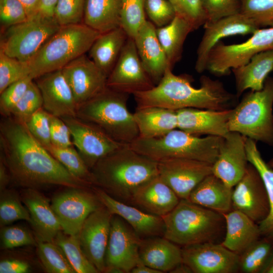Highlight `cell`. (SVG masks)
Segmentation results:
<instances>
[{
    "instance_id": "obj_60",
    "label": "cell",
    "mask_w": 273,
    "mask_h": 273,
    "mask_svg": "<svg viewBox=\"0 0 273 273\" xmlns=\"http://www.w3.org/2000/svg\"><path fill=\"white\" fill-rule=\"evenodd\" d=\"M170 272L192 273V269L187 265L182 262L174 268Z\"/></svg>"
},
{
    "instance_id": "obj_26",
    "label": "cell",
    "mask_w": 273,
    "mask_h": 273,
    "mask_svg": "<svg viewBox=\"0 0 273 273\" xmlns=\"http://www.w3.org/2000/svg\"><path fill=\"white\" fill-rule=\"evenodd\" d=\"M156 30V27L146 20L133 38L142 63L155 85L160 81L167 68H171Z\"/></svg>"
},
{
    "instance_id": "obj_3",
    "label": "cell",
    "mask_w": 273,
    "mask_h": 273,
    "mask_svg": "<svg viewBox=\"0 0 273 273\" xmlns=\"http://www.w3.org/2000/svg\"><path fill=\"white\" fill-rule=\"evenodd\" d=\"M93 184L120 201L130 202L140 186L158 175V162L124 145L91 169Z\"/></svg>"
},
{
    "instance_id": "obj_13",
    "label": "cell",
    "mask_w": 273,
    "mask_h": 273,
    "mask_svg": "<svg viewBox=\"0 0 273 273\" xmlns=\"http://www.w3.org/2000/svg\"><path fill=\"white\" fill-rule=\"evenodd\" d=\"M61 118L70 129L74 147L90 170L100 160L125 145L93 123L76 116Z\"/></svg>"
},
{
    "instance_id": "obj_28",
    "label": "cell",
    "mask_w": 273,
    "mask_h": 273,
    "mask_svg": "<svg viewBox=\"0 0 273 273\" xmlns=\"http://www.w3.org/2000/svg\"><path fill=\"white\" fill-rule=\"evenodd\" d=\"M139 254L143 264L162 272H170L183 262L181 248L164 237L142 239Z\"/></svg>"
},
{
    "instance_id": "obj_41",
    "label": "cell",
    "mask_w": 273,
    "mask_h": 273,
    "mask_svg": "<svg viewBox=\"0 0 273 273\" xmlns=\"http://www.w3.org/2000/svg\"><path fill=\"white\" fill-rule=\"evenodd\" d=\"M19 220L30 221L29 212L23 203L20 194L14 190L0 191V226L8 225Z\"/></svg>"
},
{
    "instance_id": "obj_45",
    "label": "cell",
    "mask_w": 273,
    "mask_h": 273,
    "mask_svg": "<svg viewBox=\"0 0 273 273\" xmlns=\"http://www.w3.org/2000/svg\"><path fill=\"white\" fill-rule=\"evenodd\" d=\"M43 108V100L41 92L33 80L26 92L12 111L11 116L24 122L31 115Z\"/></svg>"
},
{
    "instance_id": "obj_61",
    "label": "cell",
    "mask_w": 273,
    "mask_h": 273,
    "mask_svg": "<svg viewBox=\"0 0 273 273\" xmlns=\"http://www.w3.org/2000/svg\"><path fill=\"white\" fill-rule=\"evenodd\" d=\"M262 273H273V254L269 262Z\"/></svg>"
},
{
    "instance_id": "obj_42",
    "label": "cell",
    "mask_w": 273,
    "mask_h": 273,
    "mask_svg": "<svg viewBox=\"0 0 273 273\" xmlns=\"http://www.w3.org/2000/svg\"><path fill=\"white\" fill-rule=\"evenodd\" d=\"M145 0H121L120 27L128 37L133 38L147 20Z\"/></svg>"
},
{
    "instance_id": "obj_46",
    "label": "cell",
    "mask_w": 273,
    "mask_h": 273,
    "mask_svg": "<svg viewBox=\"0 0 273 273\" xmlns=\"http://www.w3.org/2000/svg\"><path fill=\"white\" fill-rule=\"evenodd\" d=\"M0 238L2 249H11L24 246L37 245L35 236L28 229L20 225L1 227Z\"/></svg>"
},
{
    "instance_id": "obj_11",
    "label": "cell",
    "mask_w": 273,
    "mask_h": 273,
    "mask_svg": "<svg viewBox=\"0 0 273 273\" xmlns=\"http://www.w3.org/2000/svg\"><path fill=\"white\" fill-rule=\"evenodd\" d=\"M92 186L66 187L53 197L51 207L64 233L78 235L87 217L102 205Z\"/></svg>"
},
{
    "instance_id": "obj_8",
    "label": "cell",
    "mask_w": 273,
    "mask_h": 273,
    "mask_svg": "<svg viewBox=\"0 0 273 273\" xmlns=\"http://www.w3.org/2000/svg\"><path fill=\"white\" fill-rule=\"evenodd\" d=\"M273 77H268L263 88L246 94L232 109L230 131L273 146Z\"/></svg>"
},
{
    "instance_id": "obj_30",
    "label": "cell",
    "mask_w": 273,
    "mask_h": 273,
    "mask_svg": "<svg viewBox=\"0 0 273 273\" xmlns=\"http://www.w3.org/2000/svg\"><path fill=\"white\" fill-rule=\"evenodd\" d=\"M272 70L273 48L255 55L247 64L232 69L237 97L248 89L261 90Z\"/></svg>"
},
{
    "instance_id": "obj_54",
    "label": "cell",
    "mask_w": 273,
    "mask_h": 273,
    "mask_svg": "<svg viewBox=\"0 0 273 273\" xmlns=\"http://www.w3.org/2000/svg\"><path fill=\"white\" fill-rule=\"evenodd\" d=\"M49 119L52 145L59 148L74 146L70 129L65 122L50 114Z\"/></svg>"
},
{
    "instance_id": "obj_55",
    "label": "cell",
    "mask_w": 273,
    "mask_h": 273,
    "mask_svg": "<svg viewBox=\"0 0 273 273\" xmlns=\"http://www.w3.org/2000/svg\"><path fill=\"white\" fill-rule=\"evenodd\" d=\"M31 270L28 261L19 258H5L0 261V273H28Z\"/></svg>"
},
{
    "instance_id": "obj_10",
    "label": "cell",
    "mask_w": 273,
    "mask_h": 273,
    "mask_svg": "<svg viewBox=\"0 0 273 273\" xmlns=\"http://www.w3.org/2000/svg\"><path fill=\"white\" fill-rule=\"evenodd\" d=\"M273 48V27L259 28L245 41L225 44L219 41L208 58L207 70L223 75L247 64L255 55Z\"/></svg>"
},
{
    "instance_id": "obj_50",
    "label": "cell",
    "mask_w": 273,
    "mask_h": 273,
    "mask_svg": "<svg viewBox=\"0 0 273 273\" xmlns=\"http://www.w3.org/2000/svg\"><path fill=\"white\" fill-rule=\"evenodd\" d=\"M33 79L29 76L8 86L1 94L0 112L3 117H10L12 110Z\"/></svg>"
},
{
    "instance_id": "obj_62",
    "label": "cell",
    "mask_w": 273,
    "mask_h": 273,
    "mask_svg": "<svg viewBox=\"0 0 273 273\" xmlns=\"http://www.w3.org/2000/svg\"><path fill=\"white\" fill-rule=\"evenodd\" d=\"M268 164L273 168V157L267 162Z\"/></svg>"
},
{
    "instance_id": "obj_4",
    "label": "cell",
    "mask_w": 273,
    "mask_h": 273,
    "mask_svg": "<svg viewBox=\"0 0 273 273\" xmlns=\"http://www.w3.org/2000/svg\"><path fill=\"white\" fill-rule=\"evenodd\" d=\"M163 237L177 245L186 246L215 242L225 231L223 214L180 199L169 213L161 216Z\"/></svg>"
},
{
    "instance_id": "obj_18",
    "label": "cell",
    "mask_w": 273,
    "mask_h": 273,
    "mask_svg": "<svg viewBox=\"0 0 273 273\" xmlns=\"http://www.w3.org/2000/svg\"><path fill=\"white\" fill-rule=\"evenodd\" d=\"M62 71L72 92L77 108L107 87V76L85 54L70 62Z\"/></svg>"
},
{
    "instance_id": "obj_38",
    "label": "cell",
    "mask_w": 273,
    "mask_h": 273,
    "mask_svg": "<svg viewBox=\"0 0 273 273\" xmlns=\"http://www.w3.org/2000/svg\"><path fill=\"white\" fill-rule=\"evenodd\" d=\"M54 242L62 250L76 273L99 272L83 253L78 235H70L61 231L55 237Z\"/></svg>"
},
{
    "instance_id": "obj_2",
    "label": "cell",
    "mask_w": 273,
    "mask_h": 273,
    "mask_svg": "<svg viewBox=\"0 0 273 273\" xmlns=\"http://www.w3.org/2000/svg\"><path fill=\"white\" fill-rule=\"evenodd\" d=\"M166 70L160 81L151 89L133 94L136 108L157 107L177 111L188 108L213 110L232 108L237 96L226 89L222 82L202 75L200 86L194 87L191 76L174 74Z\"/></svg>"
},
{
    "instance_id": "obj_48",
    "label": "cell",
    "mask_w": 273,
    "mask_h": 273,
    "mask_svg": "<svg viewBox=\"0 0 273 273\" xmlns=\"http://www.w3.org/2000/svg\"><path fill=\"white\" fill-rule=\"evenodd\" d=\"M173 6L176 15L187 21L194 30L203 25L206 17L201 0H168Z\"/></svg>"
},
{
    "instance_id": "obj_57",
    "label": "cell",
    "mask_w": 273,
    "mask_h": 273,
    "mask_svg": "<svg viewBox=\"0 0 273 273\" xmlns=\"http://www.w3.org/2000/svg\"><path fill=\"white\" fill-rule=\"evenodd\" d=\"M23 6L28 18L39 12L40 0H18Z\"/></svg>"
},
{
    "instance_id": "obj_17",
    "label": "cell",
    "mask_w": 273,
    "mask_h": 273,
    "mask_svg": "<svg viewBox=\"0 0 273 273\" xmlns=\"http://www.w3.org/2000/svg\"><path fill=\"white\" fill-rule=\"evenodd\" d=\"M158 162L159 175L180 199L188 200L193 189L212 173V164L201 161L170 158Z\"/></svg>"
},
{
    "instance_id": "obj_59",
    "label": "cell",
    "mask_w": 273,
    "mask_h": 273,
    "mask_svg": "<svg viewBox=\"0 0 273 273\" xmlns=\"http://www.w3.org/2000/svg\"><path fill=\"white\" fill-rule=\"evenodd\" d=\"M131 273H162L161 271L150 267L142 262L137 265L131 271Z\"/></svg>"
},
{
    "instance_id": "obj_23",
    "label": "cell",
    "mask_w": 273,
    "mask_h": 273,
    "mask_svg": "<svg viewBox=\"0 0 273 273\" xmlns=\"http://www.w3.org/2000/svg\"><path fill=\"white\" fill-rule=\"evenodd\" d=\"M34 80L41 94L43 108L47 112L60 118L76 116L77 106L62 69L44 74Z\"/></svg>"
},
{
    "instance_id": "obj_6",
    "label": "cell",
    "mask_w": 273,
    "mask_h": 273,
    "mask_svg": "<svg viewBox=\"0 0 273 273\" xmlns=\"http://www.w3.org/2000/svg\"><path fill=\"white\" fill-rule=\"evenodd\" d=\"M129 95L108 87L77 108L76 117L93 123L116 141L129 145L139 136L127 106Z\"/></svg>"
},
{
    "instance_id": "obj_34",
    "label": "cell",
    "mask_w": 273,
    "mask_h": 273,
    "mask_svg": "<svg viewBox=\"0 0 273 273\" xmlns=\"http://www.w3.org/2000/svg\"><path fill=\"white\" fill-rule=\"evenodd\" d=\"M121 0H85L83 23L103 33L120 27Z\"/></svg>"
},
{
    "instance_id": "obj_51",
    "label": "cell",
    "mask_w": 273,
    "mask_h": 273,
    "mask_svg": "<svg viewBox=\"0 0 273 273\" xmlns=\"http://www.w3.org/2000/svg\"><path fill=\"white\" fill-rule=\"evenodd\" d=\"M145 13L156 27L164 26L174 19L175 11L168 0H145Z\"/></svg>"
},
{
    "instance_id": "obj_9",
    "label": "cell",
    "mask_w": 273,
    "mask_h": 273,
    "mask_svg": "<svg viewBox=\"0 0 273 273\" xmlns=\"http://www.w3.org/2000/svg\"><path fill=\"white\" fill-rule=\"evenodd\" d=\"M60 27L55 18L38 13L6 28L1 39L0 51L12 58L28 62Z\"/></svg>"
},
{
    "instance_id": "obj_24",
    "label": "cell",
    "mask_w": 273,
    "mask_h": 273,
    "mask_svg": "<svg viewBox=\"0 0 273 273\" xmlns=\"http://www.w3.org/2000/svg\"><path fill=\"white\" fill-rule=\"evenodd\" d=\"M20 196L29 212V223L37 242H54L62 229L49 199L37 189L32 188L23 189Z\"/></svg>"
},
{
    "instance_id": "obj_20",
    "label": "cell",
    "mask_w": 273,
    "mask_h": 273,
    "mask_svg": "<svg viewBox=\"0 0 273 273\" xmlns=\"http://www.w3.org/2000/svg\"><path fill=\"white\" fill-rule=\"evenodd\" d=\"M204 33L197 50L195 70L199 73L207 70L209 54L220 40L230 36L252 34L258 28L248 18L241 13L215 21H206Z\"/></svg>"
},
{
    "instance_id": "obj_36",
    "label": "cell",
    "mask_w": 273,
    "mask_h": 273,
    "mask_svg": "<svg viewBox=\"0 0 273 273\" xmlns=\"http://www.w3.org/2000/svg\"><path fill=\"white\" fill-rule=\"evenodd\" d=\"M246 150L248 162L257 169L260 174L269 199V214L265 219L258 224L260 234L262 237L273 240V168L262 157L256 141L247 138Z\"/></svg>"
},
{
    "instance_id": "obj_37",
    "label": "cell",
    "mask_w": 273,
    "mask_h": 273,
    "mask_svg": "<svg viewBox=\"0 0 273 273\" xmlns=\"http://www.w3.org/2000/svg\"><path fill=\"white\" fill-rule=\"evenodd\" d=\"M273 254V240L261 237L239 255V272L262 273Z\"/></svg>"
},
{
    "instance_id": "obj_27",
    "label": "cell",
    "mask_w": 273,
    "mask_h": 273,
    "mask_svg": "<svg viewBox=\"0 0 273 273\" xmlns=\"http://www.w3.org/2000/svg\"><path fill=\"white\" fill-rule=\"evenodd\" d=\"M180 200L158 174L138 188L130 202L148 213L161 217L170 212Z\"/></svg>"
},
{
    "instance_id": "obj_29",
    "label": "cell",
    "mask_w": 273,
    "mask_h": 273,
    "mask_svg": "<svg viewBox=\"0 0 273 273\" xmlns=\"http://www.w3.org/2000/svg\"><path fill=\"white\" fill-rule=\"evenodd\" d=\"M223 214L225 234L221 244L231 251L240 255L262 237L258 224L244 213L232 210Z\"/></svg>"
},
{
    "instance_id": "obj_7",
    "label": "cell",
    "mask_w": 273,
    "mask_h": 273,
    "mask_svg": "<svg viewBox=\"0 0 273 273\" xmlns=\"http://www.w3.org/2000/svg\"><path fill=\"white\" fill-rule=\"evenodd\" d=\"M221 137H200L180 129L152 138H138L129 144L136 152L157 161L170 158H183L213 164L216 161Z\"/></svg>"
},
{
    "instance_id": "obj_14",
    "label": "cell",
    "mask_w": 273,
    "mask_h": 273,
    "mask_svg": "<svg viewBox=\"0 0 273 273\" xmlns=\"http://www.w3.org/2000/svg\"><path fill=\"white\" fill-rule=\"evenodd\" d=\"M155 85L142 63L133 38L128 37L107 77V87L133 95L149 90Z\"/></svg>"
},
{
    "instance_id": "obj_33",
    "label": "cell",
    "mask_w": 273,
    "mask_h": 273,
    "mask_svg": "<svg viewBox=\"0 0 273 273\" xmlns=\"http://www.w3.org/2000/svg\"><path fill=\"white\" fill-rule=\"evenodd\" d=\"M128 38L125 31L119 27L101 33L89 50V57L107 77Z\"/></svg>"
},
{
    "instance_id": "obj_15",
    "label": "cell",
    "mask_w": 273,
    "mask_h": 273,
    "mask_svg": "<svg viewBox=\"0 0 273 273\" xmlns=\"http://www.w3.org/2000/svg\"><path fill=\"white\" fill-rule=\"evenodd\" d=\"M232 195V210L239 211L259 224L267 216L270 206L268 194L260 174L249 162L242 178Z\"/></svg>"
},
{
    "instance_id": "obj_43",
    "label": "cell",
    "mask_w": 273,
    "mask_h": 273,
    "mask_svg": "<svg viewBox=\"0 0 273 273\" xmlns=\"http://www.w3.org/2000/svg\"><path fill=\"white\" fill-rule=\"evenodd\" d=\"M240 13L258 28L273 27V0H241Z\"/></svg>"
},
{
    "instance_id": "obj_1",
    "label": "cell",
    "mask_w": 273,
    "mask_h": 273,
    "mask_svg": "<svg viewBox=\"0 0 273 273\" xmlns=\"http://www.w3.org/2000/svg\"><path fill=\"white\" fill-rule=\"evenodd\" d=\"M0 159L18 187L84 188L92 185L72 175L30 133L24 122L10 116L0 124Z\"/></svg>"
},
{
    "instance_id": "obj_44",
    "label": "cell",
    "mask_w": 273,
    "mask_h": 273,
    "mask_svg": "<svg viewBox=\"0 0 273 273\" xmlns=\"http://www.w3.org/2000/svg\"><path fill=\"white\" fill-rule=\"evenodd\" d=\"M27 62L9 57L0 51V93L14 82L30 76Z\"/></svg>"
},
{
    "instance_id": "obj_58",
    "label": "cell",
    "mask_w": 273,
    "mask_h": 273,
    "mask_svg": "<svg viewBox=\"0 0 273 273\" xmlns=\"http://www.w3.org/2000/svg\"><path fill=\"white\" fill-rule=\"evenodd\" d=\"M11 182L8 169L4 161L0 159V191L7 188Z\"/></svg>"
},
{
    "instance_id": "obj_49",
    "label": "cell",
    "mask_w": 273,
    "mask_h": 273,
    "mask_svg": "<svg viewBox=\"0 0 273 273\" xmlns=\"http://www.w3.org/2000/svg\"><path fill=\"white\" fill-rule=\"evenodd\" d=\"M49 116L50 114L42 108L24 122L32 136L45 149L52 145Z\"/></svg>"
},
{
    "instance_id": "obj_35",
    "label": "cell",
    "mask_w": 273,
    "mask_h": 273,
    "mask_svg": "<svg viewBox=\"0 0 273 273\" xmlns=\"http://www.w3.org/2000/svg\"><path fill=\"white\" fill-rule=\"evenodd\" d=\"M194 30L187 21L177 15L168 24L156 27L157 37L172 69L181 58L183 46L187 36Z\"/></svg>"
},
{
    "instance_id": "obj_16",
    "label": "cell",
    "mask_w": 273,
    "mask_h": 273,
    "mask_svg": "<svg viewBox=\"0 0 273 273\" xmlns=\"http://www.w3.org/2000/svg\"><path fill=\"white\" fill-rule=\"evenodd\" d=\"M183 262L194 273L239 272V255L221 243L208 242L183 246Z\"/></svg>"
},
{
    "instance_id": "obj_5",
    "label": "cell",
    "mask_w": 273,
    "mask_h": 273,
    "mask_svg": "<svg viewBox=\"0 0 273 273\" xmlns=\"http://www.w3.org/2000/svg\"><path fill=\"white\" fill-rule=\"evenodd\" d=\"M101 33L83 23L61 26L27 62L33 80L62 69L88 52Z\"/></svg>"
},
{
    "instance_id": "obj_22",
    "label": "cell",
    "mask_w": 273,
    "mask_h": 273,
    "mask_svg": "<svg viewBox=\"0 0 273 273\" xmlns=\"http://www.w3.org/2000/svg\"><path fill=\"white\" fill-rule=\"evenodd\" d=\"M92 189L101 203L113 215L125 221L142 238L163 236L164 223L161 216L148 213L111 197L100 188Z\"/></svg>"
},
{
    "instance_id": "obj_52",
    "label": "cell",
    "mask_w": 273,
    "mask_h": 273,
    "mask_svg": "<svg viewBox=\"0 0 273 273\" xmlns=\"http://www.w3.org/2000/svg\"><path fill=\"white\" fill-rule=\"evenodd\" d=\"M201 2L206 21H215L240 13L241 0H201Z\"/></svg>"
},
{
    "instance_id": "obj_21",
    "label": "cell",
    "mask_w": 273,
    "mask_h": 273,
    "mask_svg": "<svg viewBox=\"0 0 273 273\" xmlns=\"http://www.w3.org/2000/svg\"><path fill=\"white\" fill-rule=\"evenodd\" d=\"M246 139L235 131L221 137L218 156L212 164V174L231 188L242 178L249 163Z\"/></svg>"
},
{
    "instance_id": "obj_31",
    "label": "cell",
    "mask_w": 273,
    "mask_h": 273,
    "mask_svg": "<svg viewBox=\"0 0 273 273\" xmlns=\"http://www.w3.org/2000/svg\"><path fill=\"white\" fill-rule=\"evenodd\" d=\"M233 188L213 174L204 178L192 191L188 200L221 214L232 210Z\"/></svg>"
},
{
    "instance_id": "obj_47",
    "label": "cell",
    "mask_w": 273,
    "mask_h": 273,
    "mask_svg": "<svg viewBox=\"0 0 273 273\" xmlns=\"http://www.w3.org/2000/svg\"><path fill=\"white\" fill-rule=\"evenodd\" d=\"M85 0H58L54 18L60 26L83 23Z\"/></svg>"
},
{
    "instance_id": "obj_12",
    "label": "cell",
    "mask_w": 273,
    "mask_h": 273,
    "mask_svg": "<svg viewBox=\"0 0 273 273\" xmlns=\"http://www.w3.org/2000/svg\"><path fill=\"white\" fill-rule=\"evenodd\" d=\"M142 238L122 218L113 215L105 256V272L129 273L142 263Z\"/></svg>"
},
{
    "instance_id": "obj_39",
    "label": "cell",
    "mask_w": 273,
    "mask_h": 273,
    "mask_svg": "<svg viewBox=\"0 0 273 273\" xmlns=\"http://www.w3.org/2000/svg\"><path fill=\"white\" fill-rule=\"evenodd\" d=\"M46 149L72 175L93 185L91 170L74 146L59 148L51 145Z\"/></svg>"
},
{
    "instance_id": "obj_32",
    "label": "cell",
    "mask_w": 273,
    "mask_h": 273,
    "mask_svg": "<svg viewBox=\"0 0 273 273\" xmlns=\"http://www.w3.org/2000/svg\"><path fill=\"white\" fill-rule=\"evenodd\" d=\"M133 117L140 138L161 136L177 128L175 110L157 107L136 108Z\"/></svg>"
},
{
    "instance_id": "obj_25",
    "label": "cell",
    "mask_w": 273,
    "mask_h": 273,
    "mask_svg": "<svg viewBox=\"0 0 273 273\" xmlns=\"http://www.w3.org/2000/svg\"><path fill=\"white\" fill-rule=\"evenodd\" d=\"M232 109L213 110L188 108L176 111L177 128L190 134L223 137L229 132Z\"/></svg>"
},
{
    "instance_id": "obj_53",
    "label": "cell",
    "mask_w": 273,
    "mask_h": 273,
    "mask_svg": "<svg viewBox=\"0 0 273 273\" xmlns=\"http://www.w3.org/2000/svg\"><path fill=\"white\" fill-rule=\"evenodd\" d=\"M28 19L26 11L18 0H0V21L7 28Z\"/></svg>"
},
{
    "instance_id": "obj_40",
    "label": "cell",
    "mask_w": 273,
    "mask_h": 273,
    "mask_svg": "<svg viewBox=\"0 0 273 273\" xmlns=\"http://www.w3.org/2000/svg\"><path fill=\"white\" fill-rule=\"evenodd\" d=\"M37 252L47 272L76 273L62 250L54 242H37Z\"/></svg>"
},
{
    "instance_id": "obj_19",
    "label": "cell",
    "mask_w": 273,
    "mask_h": 273,
    "mask_svg": "<svg viewBox=\"0 0 273 273\" xmlns=\"http://www.w3.org/2000/svg\"><path fill=\"white\" fill-rule=\"evenodd\" d=\"M113 215L102 204L87 217L78 234L83 253L99 272H105L106 268V252Z\"/></svg>"
},
{
    "instance_id": "obj_56",
    "label": "cell",
    "mask_w": 273,
    "mask_h": 273,
    "mask_svg": "<svg viewBox=\"0 0 273 273\" xmlns=\"http://www.w3.org/2000/svg\"><path fill=\"white\" fill-rule=\"evenodd\" d=\"M58 0H40L39 13L43 16L54 18V11Z\"/></svg>"
}]
</instances>
